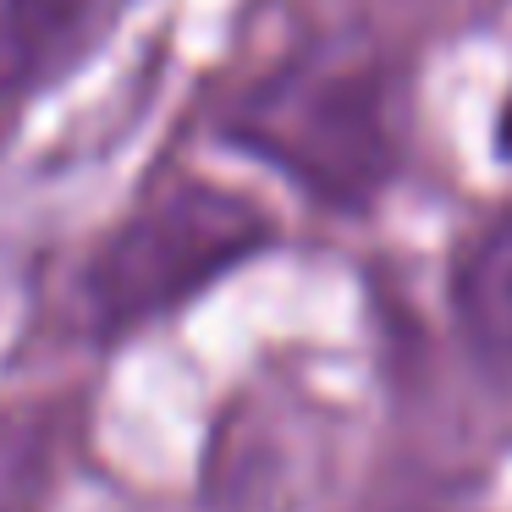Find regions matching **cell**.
I'll return each mask as SVG.
<instances>
[{
    "label": "cell",
    "mask_w": 512,
    "mask_h": 512,
    "mask_svg": "<svg viewBox=\"0 0 512 512\" xmlns=\"http://www.w3.org/2000/svg\"><path fill=\"white\" fill-rule=\"evenodd\" d=\"M215 138L320 210L369 215L408 166V61L375 39H314L243 83Z\"/></svg>",
    "instance_id": "1"
},
{
    "label": "cell",
    "mask_w": 512,
    "mask_h": 512,
    "mask_svg": "<svg viewBox=\"0 0 512 512\" xmlns=\"http://www.w3.org/2000/svg\"><path fill=\"white\" fill-rule=\"evenodd\" d=\"M276 243L281 215L254 193L210 177L160 182L94 243L78 276L83 331L94 342L149 331Z\"/></svg>",
    "instance_id": "2"
},
{
    "label": "cell",
    "mask_w": 512,
    "mask_h": 512,
    "mask_svg": "<svg viewBox=\"0 0 512 512\" xmlns=\"http://www.w3.org/2000/svg\"><path fill=\"white\" fill-rule=\"evenodd\" d=\"M127 0H0V133L100 50Z\"/></svg>",
    "instance_id": "3"
},
{
    "label": "cell",
    "mask_w": 512,
    "mask_h": 512,
    "mask_svg": "<svg viewBox=\"0 0 512 512\" xmlns=\"http://www.w3.org/2000/svg\"><path fill=\"white\" fill-rule=\"evenodd\" d=\"M446 303L468 358L490 375H512V199L479 215L457 243L446 265Z\"/></svg>",
    "instance_id": "4"
},
{
    "label": "cell",
    "mask_w": 512,
    "mask_h": 512,
    "mask_svg": "<svg viewBox=\"0 0 512 512\" xmlns=\"http://www.w3.org/2000/svg\"><path fill=\"white\" fill-rule=\"evenodd\" d=\"M67 463V413L56 402L0 408V512H50Z\"/></svg>",
    "instance_id": "5"
},
{
    "label": "cell",
    "mask_w": 512,
    "mask_h": 512,
    "mask_svg": "<svg viewBox=\"0 0 512 512\" xmlns=\"http://www.w3.org/2000/svg\"><path fill=\"white\" fill-rule=\"evenodd\" d=\"M496 149H501V160H512V89H507L501 116H496Z\"/></svg>",
    "instance_id": "6"
}]
</instances>
